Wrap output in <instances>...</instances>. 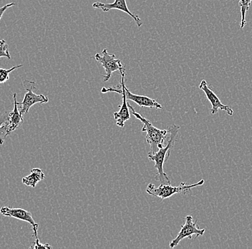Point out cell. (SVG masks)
<instances>
[{
	"label": "cell",
	"instance_id": "3957f363",
	"mask_svg": "<svg viewBox=\"0 0 252 249\" xmlns=\"http://www.w3.org/2000/svg\"><path fill=\"white\" fill-rule=\"evenodd\" d=\"M121 75V82L119 85L113 87L102 88L101 92L105 94L107 92H115L118 94H125L127 100H130L135 102L136 105L141 107H149V108H154L157 109H161L162 106L158 103L157 101L151 99L145 96L136 95V94H132L128 89L126 87L125 84L126 71L120 72Z\"/></svg>",
	"mask_w": 252,
	"mask_h": 249
},
{
	"label": "cell",
	"instance_id": "2e32d148",
	"mask_svg": "<svg viewBox=\"0 0 252 249\" xmlns=\"http://www.w3.org/2000/svg\"><path fill=\"white\" fill-rule=\"evenodd\" d=\"M23 65H17L9 69H4L0 67V83H4L9 79V73L16 69L23 67Z\"/></svg>",
	"mask_w": 252,
	"mask_h": 249
},
{
	"label": "cell",
	"instance_id": "277c9868",
	"mask_svg": "<svg viewBox=\"0 0 252 249\" xmlns=\"http://www.w3.org/2000/svg\"><path fill=\"white\" fill-rule=\"evenodd\" d=\"M204 179H201L196 183L192 184V185H187L186 182H181L179 186H172L170 184H161L158 187L154 185V184L150 183L147 186L146 192L149 195H153L154 197L161 198L162 200L170 198L175 194L188 193L190 189L197 186H201L204 185Z\"/></svg>",
	"mask_w": 252,
	"mask_h": 249
},
{
	"label": "cell",
	"instance_id": "9a60e30c",
	"mask_svg": "<svg viewBox=\"0 0 252 249\" xmlns=\"http://www.w3.org/2000/svg\"><path fill=\"white\" fill-rule=\"evenodd\" d=\"M252 0H239V5L241 9V29H243L245 25L247 24L246 20V14L250 9Z\"/></svg>",
	"mask_w": 252,
	"mask_h": 249
},
{
	"label": "cell",
	"instance_id": "d6986e66",
	"mask_svg": "<svg viewBox=\"0 0 252 249\" xmlns=\"http://www.w3.org/2000/svg\"><path fill=\"white\" fill-rule=\"evenodd\" d=\"M13 6H15V3H9V4H5V5L3 6V7H0V20H1V17H2L3 15H4V12L8 8H10L11 7H13Z\"/></svg>",
	"mask_w": 252,
	"mask_h": 249
},
{
	"label": "cell",
	"instance_id": "e0dca14e",
	"mask_svg": "<svg viewBox=\"0 0 252 249\" xmlns=\"http://www.w3.org/2000/svg\"><path fill=\"white\" fill-rule=\"evenodd\" d=\"M6 58L8 60H11V56L9 52V45L5 40H0V58Z\"/></svg>",
	"mask_w": 252,
	"mask_h": 249
},
{
	"label": "cell",
	"instance_id": "6da1fadb",
	"mask_svg": "<svg viewBox=\"0 0 252 249\" xmlns=\"http://www.w3.org/2000/svg\"><path fill=\"white\" fill-rule=\"evenodd\" d=\"M179 130L180 127L176 124H173L168 127V131L170 133V137L166 146L159 149L157 152H149L148 154L149 160L155 162V168L157 170V179H158L161 184H171L169 178L167 176L163 170V165L165 161L169 158L171 149H173L175 143L177 142Z\"/></svg>",
	"mask_w": 252,
	"mask_h": 249
},
{
	"label": "cell",
	"instance_id": "52a82bcc",
	"mask_svg": "<svg viewBox=\"0 0 252 249\" xmlns=\"http://www.w3.org/2000/svg\"><path fill=\"white\" fill-rule=\"evenodd\" d=\"M185 224L181 226V231H179L178 236L175 238L173 240L170 242L169 247L171 249H173L176 247V246L179 245V243L181 242L183 239H187L188 238L189 239H192V236L193 235L196 236V238H198V236H203L204 234L206 229H199L197 227L196 221H193V217L191 215H189L185 217Z\"/></svg>",
	"mask_w": 252,
	"mask_h": 249
},
{
	"label": "cell",
	"instance_id": "9c48e42d",
	"mask_svg": "<svg viewBox=\"0 0 252 249\" xmlns=\"http://www.w3.org/2000/svg\"><path fill=\"white\" fill-rule=\"evenodd\" d=\"M199 89L204 91L205 95L207 97L208 100L212 105L211 112L212 114L218 113L219 110H223V111H226L229 116H233L234 111H233L232 108H230L229 106L223 105L220 102V99L217 97V94L208 86L206 80H201L199 85Z\"/></svg>",
	"mask_w": 252,
	"mask_h": 249
},
{
	"label": "cell",
	"instance_id": "7a4b0ae2",
	"mask_svg": "<svg viewBox=\"0 0 252 249\" xmlns=\"http://www.w3.org/2000/svg\"><path fill=\"white\" fill-rule=\"evenodd\" d=\"M129 108L131 110L132 113L136 119H139L142 123H143V127L142 129V132H146V139L148 144L151 147V153L157 152L159 149H161L164 146V142L168 135V130H163V129H159L153 125L151 122L146 118L143 117L140 113L135 112V110L131 106L129 105Z\"/></svg>",
	"mask_w": 252,
	"mask_h": 249
},
{
	"label": "cell",
	"instance_id": "5b68a950",
	"mask_svg": "<svg viewBox=\"0 0 252 249\" xmlns=\"http://www.w3.org/2000/svg\"><path fill=\"white\" fill-rule=\"evenodd\" d=\"M23 86L27 91L25 94L23 101L18 102L20 106V111L22 115L26 114L29 111L30 108L36 104H45L49 102V99L43 94H36L33 92V90L36 88V83L34 81L25 80L23 82Z\"/></svg>",
	"mask_w": 252,
	"mask_h": 249
},
{
	"label": "cell",
	"instance_id": "5bb4252c",
	"mask_svg": "<svg viewBox=\"0 0 252 249\" xmlns=\"http://www.w3.org/2000/svg\"><path fill=\"white\" fill-rule=\"evenodd\" d=\"M9 111H5L0 116V145L4 144L6 137L9 135Z\"/></svg>",
	"mask_w": 252,
	"mask_h": 249
},
{
	"label": "cell",
	"instance_id": "ba28073f",
	"mask_svg": "<svg viewBox=\"0 0 252 249\" xmlns=\"http://www.w3.org/2000/svg\"><path fill=\"white\" fill-rule=\"evenodd\" d=\"M0 213L4 216L12 217L18 219V220H23V221L28 222L32 226L34 236H35V238L38 237L37 231H38L39 225L34 222L32 215L29 211L23 209H14V208L4 206L0 209Z\"/></svg>",
	"mask_w": 252,
	"mask_h": 249
},
{
	"label": "cell",
	"instance_id": "4fadbf2b",
	"mask_svg": "<svg viewBox=\"0 0 252 249\" xmlns=\"http://www.w3.org/2000/svg\"><path fill=\"white\" fill-rule=\"evenodd\" d=\"M45 178V174L42 170L39 168H34L31 170L29 176L23 178V183L27 186L35 187L37 184Z\"/></svg>",
	"mask_w": 252,
	"mask_h": 249
},
{
	"label": "cell",
	"instance_id": "7c38bea8",
	"mask_svg": "<svg viewBox=\"0 0 252 249\" xmlns=\"http://www.w3.org/2000/svg\"><path fill=\"white\" fill-rule=\"evenodd\" d=\"M123 97L122 105L119 106L120 110L117 112L113 113L114 115L115 120L116 121V125L118 127H124L126 121L130 119V108L129 105L127 103V99H126L125 94H121Z\"/></svg>",
	"mask_w": 252,
	"mask_h": 249
},
{
	"label": "cell",
	"instance_id": "ac0fdd59",
	"mask_svg": "<svg viewBox=\"0 0 252 249\" xmlns=\"http://www.w3.org/2000/svg\"><path fill=\"white\" fill-rule=\"evenodd\" d=\"M32 244H33V245L31 246V249H53V247H52L51 246L49 245L48 244H41L40 241H39V239H38V237H36L35 241H34V242H33Z\"/></svg>",
	"mask_w": 252,
	"mask_h": 249
},
{
	"label": "cell",
	"instance_id": "30bf717a",
	"mask_svg": "<svg viewBox=\"0 0 252 249\" xmlns=\"http://www.w3.org/2000/svg\"><path fill=\"white\" fill-rule=\"evenodd\" d=\"M93 7L94 8L101 9L103 12H108L110 9H118V10L122 11L133 19L138 28H141V25H143L141 19L138 15H134L129 10L127 4H126V0H114V2L111 3V4H105V3L97 1V2L93 4Z\"/></svg>",
	"mask_w": 252,
	"mask_h": 249
},
{
	"label": "cell",
	"instance_id": "8fae6325",
	"mask_svg": "<svg viewBox=\"0 0 252 249\" xmlns=\"http://www.w3.org/2000/svg\"><path fill=\"white\" fill-rule=\"evenodd\" d=\"M12 97H13L14 100V109L13 111H9V130H8L9 135H10L13 131H15L17 128H19V127H21L24 121L23 115H22L21 113H20L18 102H17V94H16V93H14Z\"/></svg>",
	"mask_w": 252,
	"mask_h": 249
},
{
	"label": "cell",
	"instance_id": "8992f818",
	"mask_svg": "<svg viewBox=\"0 0 252 249\" xmlns=\"http://www.w3.org/2000/svg\"><path fill=\"white\" fill-rule=\"evenodd\" d=\"M102 56L99 53L94 56L96 61L100 63L105 69V75H103V82L108 81L111 78L112 73L116 71L120 72L126 71L125 66H123L121 61L116 58L114 54L108 53V49L105 48L102 50Z\"/></svg>",
	"mask_w": 252,
	"mask_h": 249
}]
</instances>
